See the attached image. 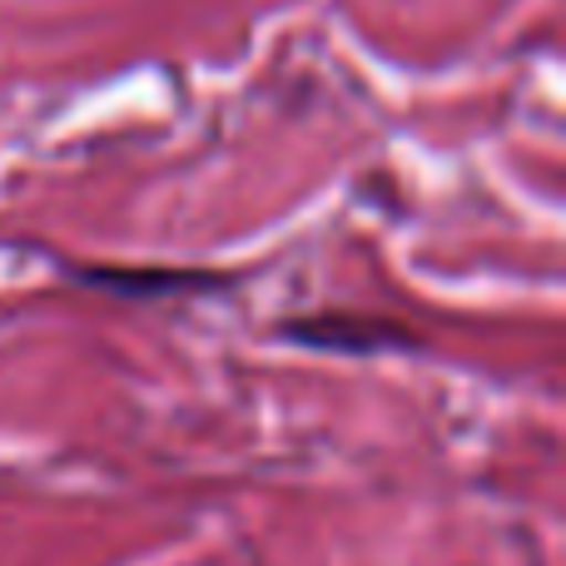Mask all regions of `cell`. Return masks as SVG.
I'll use <instances>...</instances> for the list:
<instances>
[{"instance_id": "1", "label": "cell", "mask_w": 566, "mask_h": 566, "mask_svg": "<svg viewBox=\"0 0 566 566\" xmlns=\"http://www.w3.org/2000/svg\"><path fill=\"white\" fill-rule=\"evenodd\" d=\"M289 338L308 343V348L323 353H388L412 343V333H402L398 323H378V318H343V313H328V318H303L289 323Z\"/></svg>"}, {"instance_id": "2", "label": "cell", "mask_w": 566, "mask_h": 566, "mask_svg": "<svg viewBox=\"0 0 566 566\" xmlns=\"http://www.w3.org/2000/svg\"><path fill=\"white\" fill-rule=\"evenodd\" d=\"M70 279L95 283L119 298H159V293H189V289H214L229 283V274H205V269H119V264H80Z\"/></svg>"}]
</instances>
